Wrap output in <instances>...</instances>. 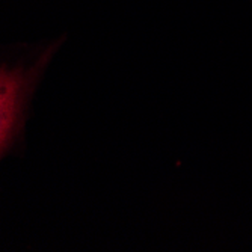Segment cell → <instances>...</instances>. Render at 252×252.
Returning a JSON list of instances; mask_svg holds the SVG:
<instances>
[{"mask_svg": "<svg viewBox=\"0 0 252 252\" xmlns=\"http://www.w3.org/2000/svg\"><path fill=\"white\" fill-rule=\"evenodd\" d=\"M23 79L9 71H0V153L8 144L18 115Z\"/></svg>", "mask_w": 252, "mask_h": 252, "instance_id": "6da1fadb", "label": "cell"}]
</instances>
